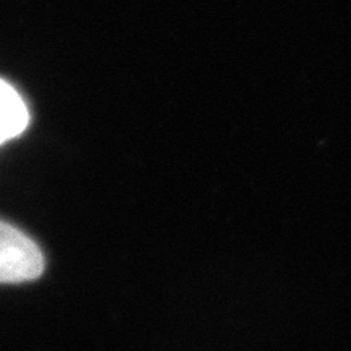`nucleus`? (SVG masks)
Instances as JSON below:
<instances>
[{"label":"nucleus","instance_id":"nucleus-1","mask_svg":"<svg viewBox=\"0 0 351 351\" xmlns=\"http://www.w3.org/2000/svg\"><path fill=\"white\" fill-rule=\"evenodd\" d=\"M44 271V256L38 244L19 228L0 219V283H26Z\"/></svg>","mask_w":351,"mask_h":351},{"label":"nucleus","instance_id":"nucleus-2","mask_svg":"<svg viewBox=\"0 0 351 351\" xmlns=\"http://www.w3.org/2000/svg\"><path fill=\"white\" fill-rule=\"evenodd\" d=\"M29 122V112L19 91L0 78V145L19 137Z\"/></svg>","mask_w":351,"mask_h":351}]
</instances>
